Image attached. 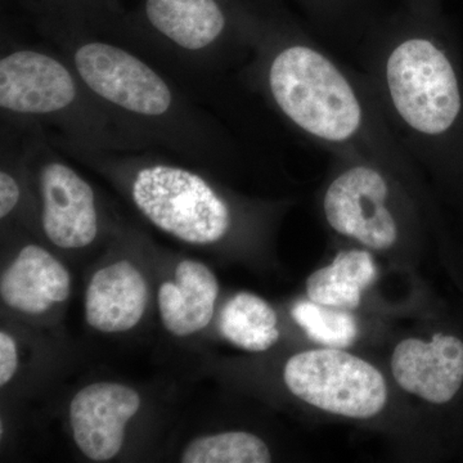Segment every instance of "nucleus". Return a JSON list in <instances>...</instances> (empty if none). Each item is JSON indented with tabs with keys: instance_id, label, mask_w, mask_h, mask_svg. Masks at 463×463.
Here are the masks:
<instances>
[{
	"instance_id": "f3484780",
	"label": "nucleus",
	"mask_w": 463,
	"mask_h": 463,
	"mask_svg": "<svg viewBox=\"0 0 463 463\" xmlns=\"http://www.w3.org/2000/svg\"><path fill=\"white\" fill-rule=\"evenodd\" d=\"M295 3L323 35L356 48L383 17L377 16L373 0H295Z\"/></svg>"
},
{
	"instance_id": "aec40b11",
	"label": "nucleus",
	"mask_w": 463,
	"mask_h": 463,
	"mask_svg": "<svg viewBox=\"0 0 463 463\" xmlns=\"http://www.w3.org/2000/svg\"><path fill=\"white\" fill-rule=\"evenodd\" d=\"M42 17L78 24H103L123 16L118 0H24Z\"/></svg>"
},
{
	"instance_id": "9b49d317",
	"label": "nucleus",
	"mask_w": 463,
	"mask_h": 463,
	"mask_svg": "<svg viewBox=\"0 0 463 463\" xmlns=\"http://www.w3.org/2000/svg\"><path fill=\"white\" fill-rule=\"evenodd\" d=\"M392 376L405 392L432 404H446L463 383V343L437 334L431 341L405 339L395 346Z\"/></svg>"
},
{
	"instance_id": "6e6552de",
	"label": "nucleus",
	"mask_w": 463,
	"mask_h": 463,
	"mask_svg": "<svg viewBox=\"0 0 463 463\" xmlns=\"http://www.w3.org/2000/svg\"><path fill=\"white\" fill-rule=\"evenodd\" d=\"M80 79L56 57L17 50L0 60V108L20 116H69L83 103Z\"/></svg>"
},
{
	"instance_id": "20e7f679",
	"label": "nucleus",
	"mask_w": 463,
	"mask_h": 463,
	"mask_svg": "<svg viewBox=\"0 0 463 463\" xmlns=\"http://www.w3.org/2000/svg\"><path fill=\"white\" fill-rule=\"evenodd\" d=\"M334 155L336 170L322 199L323 215L341 234L373 250H389L402 236L401 210L392 170L353 152Z\"/></svg>"
},
{
	"instance_id": "a211bd4d",
	"label": "nucleus",
	"mask_w": 463,
	"mask_h": 463,
	"mask_svg": "<svg viewBox=\"0 0 463 463\" xmlns=\"http://www.w3.org/2000/svg\"><path fill=\"white\" fill-rule=\"evenodd\" d=\"M183 463H268L269 448L257 435L227 431L194 439L181 456Z\"/></svg>"
},
{
	"instance_id": "ddd939ff",
	"label": "nucleus",
	"mask_w": 463,
	"mask_h": 463,
	"mask_svg": "<svg viewBox=\"0 0 463 463\" xmlns=\"http://www.w3.org/2000/svg\"><path fill=\"white\" fill-rule=\"evenodd\" d=\"M69 270L47 250L27 245L2 273L0 295L12 309L43 315L70 295Z\"/></svg>"
},
{
	"instance_id": "dca6fc26",
	"label": "nucleus",
	"mask_w": 463,
	"mask_h": 463,
	"mask_svg": "<svg viewBox=\"0 0 463 463\" xmlns=\"http://www.w3.org/2000/svg\"><path fill=\"white\" fill-rule=\"evenodd\" d=\"M276 312L264 298L240 292L225 304L219 317L222 335L241 349L260 353L279 340Z\"/></svg>"
},
{
	"instance_id": "5701e85b",
	"label": "nucleus",
	"mask_w": 463,
	"mask_h": 463,
	"mask_svg": "<svg viewBox=\"0 0 463 463\" xmlns=\"http://www.w3.org/2000/svg\"><path fill=\"white\" fill-rule=\"evenodd\" d=\"M403 7L420 14H440V2L439 0H402Z\"/></svg>"
},
{
	"instance_id": "1a4fd4ad",
	"label": "nucleus",
	"mask_w": 463,
	"mask_h": 463,
	"mask_svg": "<svg viewBox=\"0 0 463 463\" xmlns=\"http://www.w3.org/2000/svg\"><path fill=\"white\" fill-rule=\"evenodd\" d=\"M141 403L138 392L123 383L85 386L70 403V425L76 446L91 461L114 458L123 448L127 423Z\"/></svg>"
},
{
	"instance_id": "f8f14e48",
	"label": "nucleus",
	"mask_w": 463,
	"mask_h": 463,
	"mask_svg": "<svg viewBox=\"0 0 463 463\" xmlns=\"http://www.w3.org/2000/svg\"><path fill=\"white\" fill-rule=\"evenodd\" d=\"M148 298L147 281L136 265L116 261L91 277L85 292V321L106 334L132 330L142 321Z\"/></svg>"
},
{
	"instance_id": "412c9836",
	"label": "nucleus",
	"mask_w": 463,
	"mask_h": 463,
	"mask_svg": "<svg viewBox=\"0 0 463 463\" xmlns=\"http://www.w3.org/2000/svg\"><path fill=\"white\" fill-rule=\"evenodd\" d=\"M18 367L17 344L7 332H0V386L14 379Z\"/></svg>"
},
{
	"instance_id": "7ed1b4c3",
	"label": "nucleus",
	"mask_w": 463,
	"mask_h": 463,
	"mask_svg": "<svg viewBox=\"0 0 463 463\" xmlns=\"http://www.w3.org/2000/svg\"><path fill=\"white\" fill-rule=\"evenodd\" d=\"M130 196L155 227L191 245L219 242L233 224L228 201L205 178L185 167L167 164L139 167Z\"/></svg>"
},
{
	"instance_id": "2eb2a0df",
	"label": "nucleus",
	"mask_w": 463,
	"mask_h": 463,
	"mask_svg": "<svg viewBox=\"0 0 463 463\" xmlns=\"http://www.w3.org/2000/svg\"><path fill=\"white\" fill-rule=\"evenodd\" d=\"M376 277V264L370 252L341 251L330 265L310 274L307 279V298L322 306L353 310L359 307L362 294Z\"/></svg>"
},
{
	"instance_id": "4468645a",
	"label": "nucleus",
	"mask_w": 463,
	"mask_h": 463,
	"mask_svg": "<svg viewBox=\"0 0 463 463\" xmlns=\"http://www.w3.org/2000/svg\"><path fill=\"white\" fill-rule=\"evenodd\" d=\"M218 295V279L207 265L192 259L179 261L174 281L158 289L161 321L174 336L203 331L214 316Z\"/></svg>"
},
{
	"instance_id": "39448f33",
	"label": "nucleus",
	"mask_w": 463,
	"mask_h": 463,
	"mask_svg": "<svg viewBox=\"0 0 463 463\" xmlns=\"http://www.w3.org/2000/svg\"><path fill=\"white\" fill-rule=\"evenodd\" d=\"M289 392L306 403L349 419H371L385 407L388 388L373 364L341 349L307 350L283 371Z\"/></svg>"
},
{
	"instance_id": "f257e3e1",
	"label": "nucleus",
	"mask_w": 463,
	"mask_h": 463,
	"mask_svg": "<svg viewBox=\"0 0 463 463\" xmlns=\"http://www.w3.org/2000/svg\"><path fill=\"white\" fill-rule=\"evenodd\" d=\"M252 51L259 87L295 130L331 154L353 152L394 173L410 170L412 157L364 71L344 65L301 27L264 8Z\"/></svg>"
},
{
	"instance_id": "0eeeda50",
	"label": "nucleus",
	"mask_w": 463,
	"mask_h": 463,
	"mask_svg": "<svg viewBox=\"0 0 463 463\" xmlns=\"http://www.w3.org/2000/svg\"><path fill=\"white\" fill-rule=\"evenodd\" d=\"M261 7L252 0H141L139 17L179 50H252Z\"/></svg>"
},
{
	"instance_id": "4be33fe9",
	"label": "nucleus",
	"mask_w": 463,
	"mask_h": 463,
	"mask_svg": "<svg viewBox=\"0 0 463 463\" xmlns=\"http://www.w3.org/2000/svg\"><path fill=\"white\" fill-rule=\"evenodd\" d=\"M20 185L14 175L5 170L0 172V218H7L20 201Z\"/></svg>"
},
{
	"instance_id": "423d86ee",
	"label": "nucleus",
	"mask_w": 463,
	"mask_h": 463,
	"mask_svg": "<svg viewBox=\"0 0 463 463\" xmlns=\"http://www.w3.org/2000/svg\"><path fill=\"white\" fill-rule=\"evenodd\" d=\"M74 70L85 90L145 120L165 121L178 109L172 87L154 67L124 48L102 41H83L72 52Z\"/></svg>"
},
{
	"instance_id": "f03ea898",
	"label": "nucleus",
	"mask_w": 463,
	"mask_h": 463,
	"mask_svg": "<svg viewBox=\"0 0 463 463\" xmlns=\"http://www.w3.org/2000/svg\"><path fill=\"white\" fill-rule=\"evenodd\" d=\"M358 51L362 71L411 157L438 166L461 161V67L441 14L403 7L380 18Z\"/></svg>"
},
{
	"instance_id": "9d476101",
	"label": "nucleus",
	"mask_w": 463,
	"mask_h": 463,
	"mask_svg": "<svg viewBox=\"0 0 463 463\" xmlns=\"http://www.w3.org/2000/svg\"><path fill=\"white\" fill-rule=\"evenodd\" d=\"M43 230L61 249H83L99 233L96 194L72 167L52 161L41 172Z\"/></svg>"
},
{
	"instance_id": "6ab92c4d",
	"label": "nucleus",
	"mask_w": 463,
	"mask_h": 463,
	"mask_svg": "<svg viewBox=\"0 0 463 463\" xmlns=\"http://www.w3.org/2000/svg\"><path fill=\"white\" fill-rule=\"evenodd\" d=\"M291 313L307 337L326 347L344 349L358 337V323L349 310L303 300L295 304Z\"/></svg>"
}]
</instances>
